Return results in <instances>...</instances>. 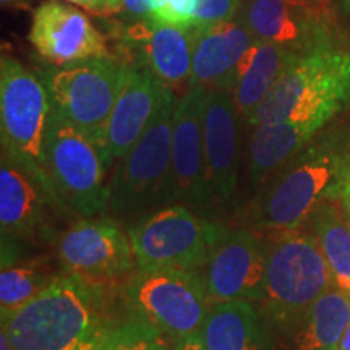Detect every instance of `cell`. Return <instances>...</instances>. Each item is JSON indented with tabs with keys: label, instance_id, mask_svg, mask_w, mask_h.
Instances as JSON below:
<instances>
[{
	"label": "cell",
	"instance_id": "obj_31",
	"mask_svg": "<svg viewBox=\"0 0 350 350\" xmlns=\"http://www.w3.org/2000/svg\"><path fill=\"white\" fill-rule=\"evenodd\" d=\"M124 10L130 18L137 21H150L152 20L151 3L150 0H122Z\"/></svg>",
	"mask_w": 350,
	"mask_h": 350
},
{
	"label": "cell",
	"instance_id": "obj_21",
	"mask_svg": "<svg viewBox=\"0 0 350 350\" xmlns=\"http://www.w3.org/2000/svg\"><path fill=\"white\" fill-rule=\"evenodd\" d=\"M332 120L329 116L294 117L253 126L248 143V175L252 183H262L288 163Z\"/></svg>",
	"mask_w": 350,
	"mask_h": 350
},
{
	"label": "cell",
	"instance_id": "obj_19",
	"mask_svg": "<svg viewBox=\"0 0 350 350\" xmlns=\"http://www.w3.org/2000/svg\"><path fill=\"white\" fill-rule=\"evenodd\" d=\"M191 28L193 60L188 85L230 91L235 70L256 39L237 20Z\"/></svg>",
	"mask_w": 350,
	"mask_h": 350
},
{
	"label": "cell",
	"instance_id": "obj_30",
	"mask_svg": "<svg viewBox=\"0 0 350 350\" xmlns=\"http://www.w3.org/2000/svg\"><path fill=\"white\" fill-rule=\"evenodd\" d=\"M94 15H117L124 10L122 0H65Z\"/></svg>",
	"mask_w": 350,
	"mask_h": 350
},
{
	"label": "cell",
	"instance_id": "obj_11",
	"mask_svg": "<svg viewBox=\"0 0 350 350\" xmlns=\"http://www.w3.org/2000/svg\"><path fill=\"white\" fill-rule=\"evenodd\" d=\"M54 247L64 273L111 286H124L138 269L129 230L109 214L78 217L60 230Z\"/></svg>",
	"mask_w": 350,
	"mask_h": 350
},
{
	"label": "cell",
	"instance_id": "obj_22",
	"mask_svg": "<svg viewBox=\"0 0 350 350\" xmlns=\"http://www.w3.org/2000/svg\"><path fill=\"white\" fill-rule=\"evenodd\" d=\"M268 323L247 300L213 304L201 327L206 350H271Z\"/></svg>",
	"mask_w": 350,
	"mask_h": 350
},
{
	"label": "cell",
	"instance_id": "obj_3",
	"mask_svg": "<svg viewBox=\"0 0 350 350\" xmlns=\"http://www.w3.org/2000/svg\"><path fill=\"white\" fill-rule=\"evenodd\" d=\"M177 98L172 88L131 150L117 159L109 178L107 214L125 227L175 203L172 172V126Z\"/></svg>",
	"mask_w": 350,
	"mask_h": 350
},
{
	"label": "cell",
	"instance_id": "obj_17",
	"mask_svg": "<svg viewBox=\"0 0 350 350\" xmlns=\"http://www.w3.org/2000/svg\"><path fill=\"white\" fill-rule=\"evenodd\" d=\"M239 109L227 90L208 88L204 99V161L206 182L214 203H227L239 185Z\"/></svg>",
	"mask_w": 350,
	"mask_h": 350
},
{
	"label": "cell",
	"instance_id": "obj_27",
	"mask_svg": "<svg viewBox=\"0 0 350 350\" xmlns=\"http://www.w3.org/2000/svg\"><path fill=\"white\" fill-rule=\"evenodd\" d=\"M170 340L150 321L131 313L113 327L96 350H170Z\"/></svg>",
	"mask_w": 350,
	"mask_h": 350
},
{
	"label": "cell",
	"instance_id": "obj_32",
	"mask_svg": "<svg viewBox=\"0 0 350 350\" xmlns=\"http://www.w3.org/2000/svg\"><path fill=\"white\" fill-rule=\"evenodd\" d=\"M329 198H336L339 201L340 206H342L350 221V161L347 167L344 170L342 178H340V182L338 183V187H336V190L332 191Z\"/></svg>",
	"mask_w": 350,
	"mask_h": 350
},
{
	"label": "cell",
	"instance_id": "obj_10",
	"mask_svg": "<svg viewBox=\"0 0 350 350\" xmlns=\"http://www.w3.org/2000/svg\"><path fill=\"white\" fill-rule=\"evenodd\" d=\"M129 68L130 65L112 57H96L57 67L47 75L46 83L52 107L106 148L107 124Z\"/></svg>",
	"mask_w": 350,
	"mask_h": 350
},
{
	"label": "cell",
	"instance_id": "obj_15",
	"mask_svg": "<svg viewBox=\"0 0 350 350\" xmlns=\"http://www.w3.org/2000/svg\"><path fill=\"white\" fill-rule=\"evenodd\" d=\"M258 41L305 52L329 42L318 0H243L237 15Z\"/></svg>",
	"mask_w": 350,
	"mask_h": 350
},
{
	"label": "cell",
	"instance_id": "obj_18",
	"mask_svg": "<svg viewBox=\"0 0 350 350\" xmlns=\"http://www.w3.org/2000/svg\"><path fill=\"white\" fill-rule=\"evenodd\" d=\"M169 86L150 68L130 65L107 124L106 148L112 161L120 159L138 142L159 111Z\"/></svg>",
	"mask_w": 350,
	"mask_h": 350
},
{
	"label": "cell",
	"instance_id": "obj_36",
	"mask_svg": "<svg viewBox=\"0 0 350 350\" xmlns=\"http://www.w3.org/2000/svg\"><path fill=\"white\" fill-rule=\"evenodd\" d=\"M339 350H350V325H349V327H347V331L344 332L342 339H340Z\"/></svg>",
	"mask_w": 350,
	"mask_h": 350
},
{
	"label": "cell",
	"instance_id": "obj_9",
	"mask_svg": "<svg viewBox=\"0 0 350 350\" xmlns=\"http://www.w3.org/2000/svg\"><path fill=\"white\" fill-rule=\"evenodd\" d=\"M120 294L131 313L172 342L200 332L213 306L200 273L182 269H137Z\"/></svg>",
	"mask_w": 350,
	"mask_h": 350
},
{
	"label": "cell",
	"instance_id": "obj_2",
	"mask_svg": "<svg viewBox=\"0 0 350 350\" xmlns=\"http://www.w3.org/2000/svg\"><path fill=\"white\" fill-rule=\"evenodd\" d=\"M347 164L331 143L299 152L262 182L243 213L247 229L271 234L299 229L336 190Z\"/></svg>",
	"mask_w": 350,
	"mask_h": 350
},
{
	"label": "cell",
	"instance_id": "obj_1",
	"mask_svg": "<svg viewBox=\"0 0 350 350\" xmlns=\"http://www.w3.org/2000/svg\"><path fill=\"white\" fill-rule=\"evenodd\" d=\"M130 314L117 286L64 273L2 327L15 350H96Z\"/></svg>",
	"mask_w": 350,
	"mask_h": 350
},
{
	"label": "cell",
	"instance_id": "obj_4",
	"mask_svg": "<svg viewBox=\"0 0 350 350\" xmlns=\"http://www.w3.org/2000/svg\"><path fill=\"white\" fill-rule=\"evenodd\" d=\"M266 243V274L258 308L274 329L292 332L312 305L334 284L313 232H273Z\"/></svg>",
	"mask_w": 350,
	"mask_h": 350
},
{
	"label": "cell",
	"instance_id": "obj_24",
	"mask_svg": "<svg viewBox=\"0 0 350 350\" xmlns=\"http://www.w3.org/2000/svg\"><path fill=\"white\" fill-rule=\"evenodd\" d=\"M350 325V292L332 286L292 331L295 350H339Z\"/></svg>",
	"mask_w": 350,
	"mask_h": 350
},
{
	"label": "cell",
	"instance_id": "obj_7",
	"mask_svg": "<svg viewBox=\"0 0 350 350\" xmlns=\"http://www.w3.org/2000/svg\"><path fill=\"white\" fill-rule=\"evenodd\" d=\"M52 100L47 85L10 55L0 59L2 152L51 190L44 170ZM52 193V191H51ZM54 196V195H52ZM55 200V198H54Z\"/></svg>",
	"mask_w": 350,
	"mask_h": 350
},
{
	"label": "cell",
	"instance_id": "obj_8",
	"mask_svg": "<svg viewBox=\"0 0 350 350\" xmlns=\"http://www.w3.org/2000/svg\"><path fill=\"white\" fill-rule=\"evenodd\" d=\"M227 229L183 203H170L126 227L138 269L191 273H200Z\"/></svg>",
	"mask_w": 350,
	"mask_h": 350
},
{
	"label": "cell",
	"instance_id": "obj_29",
	"mask_svg": "<svg viewBox=\"0 0 350 350\" xmlns=\"http://www.w3.org/2000/svg\"><path fill=\"white\" fill-rule=\"evenodd\" d=\"M243 0H198L191 26L224 23L237 18Z\"/></svg>",
	"mask_w": 350,
	"mask_h": 350
},
{
	"label": "cell",
	"instance_id": "obj_16",
	"mask_svg": "<svg viewBox=\"0 0 350 350\" xmlns=\"http://www.w3.org/2000/svg\"><path fill=\"white\" fill-rule=\"evenodd\" d=\"M28 39L38 54L55 67L112 57L106 38L85 13L55 0L41 3L33 12Z\"/></svg>",
	"mask_w": 350,
	"mask_h": 350
},
{
	"label": "cell",
	"instance_id": "obj_25",
	"mask_svg": "<svg viewBox=\"0 0 350 350\" xmlns=\"http://www.w3.org/2000/svg\"><path fill=\"white\" fill-rule=\"evenodd\" d=\"M62 266H54L46 258H20V252H2L0 271V313L15 312L42 294L57 278Z\"/></svg>",
	"mask_w": 350,
	"mask_h": 350
},
{
	"label": "cell",
	"instance_id": "obj_6",
	"mask_svg": "<svg viewBox=\"0 0 350 350\" xmlns=\"http://www.w3.org/2000/svg\"><path fill=\"white\" fill-rule=\"evenodd\" d=\"M113 161L107 150L70 124L52 107L44 170L65 214L94 217L107 214V170Z\"/></svg>",
	"mask_w": 350,
	"mask_h": 350
},
{
	"label": "cell",
	"instance_id": "obj_26",
	"mask_svg": "<svg viewBox=\"0 0 350 350\" xmlns=\"http://www.w3.org/2000/svg\"><path fill=\"white\" fill-rule=\"evenodd\" d=\"M334 284L350 292V221L336 198H325L308 219Z\"/></svg>",
	"mask_w": 350,
	"mask_h": 350
},
{
	"label": "cell",
	"instance_id": "obj_12",
	"mask_svg": "<svg viewBox=\"0 0 350 350\" xmlns=\"http://www.w3.org/2000/svg\"><path fill=\"white\" fill-rule=\"evenodd\" d=\"M266 243L250 229H227L200 271L211 304L262 299Z\"/></svg>",
	"mask_w": 350,
	"mask_h": 350
},
{
	"label": "cell",
	"instance_id": "obj_14",
	"mask_svg": "<svg viewBox=\"0 0 350 350\" xmlns=\"http://www.w3.org/2000/svg\"><path fill=\"white\" fill-rule=\"evenodd\" d=\"M208 88L188 85V90L174 112L172 126V172L175 200L191 208H208L213 204L206 182L204 161V99Z\"/></svg>",
	"mask_w": 350,
	"mask_h": 350
},
{
	"label": "cell",
	"instance_id": "obj_37",
	"mask_svg": "<svg viewBox=\"0 0 350 350\" xmlns=\"http://www.w3.org/2000/svg\"><path fill=\"white\" fill-rule=\"evenodd\" d=\"M340 5H342V8L347 13H350V0H339Z\"/></svg>",
	"mask_w": 350,
	"mask_h": 350
},
{
	"label": "cell",
	"instance_id": "obj_33",
	"mask_svg": "<svg viewBox=\"0 0 350 350\" xmlns=\"http://www.w3.org/2000/svg\"><path fill=\"white\" fill-rule=\"evenodd\" d=\"M170 350H206V345H204L203 336H201L200 331L195 332V334L187 336V338L175 340Z\"/></svg>",
	"mask_w": 350,
	"mask_h": 350
},
{
	"label": "cell",
	"instance_id": "obj_5",
	"mask_svg": "<svg viewBox=\"0 0 350 350\" xmlns=\"http://www.w3.org/2000/svg\"><path fill=\"white\" fill-rule=\"evenodd\" d=\"M350 106V52L331 42L300 54L275 81L247 124L252 126L294 119L329 116Z\"/></svg>",
	"mask_w": 350,
	"mask_h": 350
},
{
	"label": "cell",
	"instance_id": "obj_34",
	"mask_svg": "<svg viewBox=\"0 0 350 350\" xmlns=\"http://www.w3.org/2000/svg\"><path fill=\"white\" fill-rule=\"evenodd\" d=\"M29 3L31 0H2V5L10 8H29Z\"/></svg>",
	"mask_w": 350,
	"mask_h": 350
},
{
	"label": "cell",
	"instance_id": "obj_23",
	"mask_svg": "<svg viewBox=\"0 0 350 350\" xmlns=\"http://www.w3.org/2000/svg\"><path fill=\"white\" fill-rule=\"evenodd\" d=\"M299 55V52L279 44L258 39L252 44L235 70L234 85L230 90L240 117L245 122L250 119L262 99L273 90L275 81Z\"/></svg>",
	"mask_w": 350,
	"mask_h": 350
},
{
	"label": "cell",
	"instance_id": "obj_20",
	"mask_svg": "<svg viewBox=\"0 0 350 350\" xmlns=\"http://www.w3.org/2000/svg\"><path fill=\"white\" fill-rule=\"evenodd\" d=\"M122 41L137 51L143 67L150 68L169 88L190 83L193 60L191 26L137 21L125 29Z\"/></svg>",
	"mask_w": 350,
	"mask_h": 350
},
{
	"label": "cell",
	"instance_id": "obj_13",
	"mask_svg": "<svg viewBox=\"0 0 350 350\" xmlns=\"http://www.w3.org/2000/svg\"><path fill=\"white\" fill-rule=\"evenodd\" d=\"M52 213L65 214L51 190L33 174L2 152L0 164V230L2 242H55L60 232L51 224Z\"/></svg>",
	"mask_w": 350,
	"mask_h": 350
},
{
	"label": "cell",
	"instance_id": "obj_35",
	"mask_svg": "<svg viewBox=\"0 0 350 350\" xmlns=\"http://www.w3.org/2000/svg\"><path fill=\"white\" fill-rule=\"evenodd\" d=\"M0 350H15L10 342V338H8L5 327L0 329Z\"/></svg>",
	"mask_w": 350,
	"mask_h": 350
},
{
	"label": "cell",
	"instance_id": "obj_28",
	"mask_svg": "<svg viewBox=\"0 0 350 350\" xmlns=\"http://www.w3.org/2000/svg\"><path fill=\"white\" fill-rule=\"evenodd\" d=\"M198 0H150L152 21L172 26H191Z\"/></svg>",
	"mask_w": 350,
	"mask_h": 350
}]
</instances>
